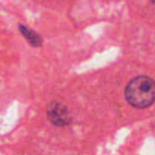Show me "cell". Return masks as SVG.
Masks as SVG:
<instances>
[{
    "label": "cell",
    "mask_w": 155,
    "mask_h": 155,
    "mask_svg": "<svg viewBox=\"0 0 155 155\" xmlns=\"http://www.w3.org/2000/svg\"><path fill=\"white\" fill-rule=\"evenodd\" d=\"M150 1H152L153 3H155V0H150Z\"/></svg>",
    "instance_id": "cell-4"
},
{
    "label": "cell",
    "mask_w": 155,
    "mask_h": 155,
    "mask_svg": "<svg viewBox=\"0 0 155 155\" xmlns=\"http://www.w3.org/2000/svg\"><path fill=\"white\" fill-rule=\"evenodd\" d=\"M47 115L49 121L56 126H67L71 121V116L67 107L58 101H52L48 105Z\"/></svg>",
    "instance_id": "cell-2"
},
{
    "label": "cell",
    "mask_w": 155,
    "mask_h": 155,
    "mask_svg": "<svg viewBox=\"0 0 155 155\" xmlns=\"http://www.w3.org/2000/svg\"><path fill=\"white\" fill-rule=\"evenodd\" d=\"M124 94L126 101L132 107L148 108L155 101V81L149 77H136L129 82Z\"/></svg>",
    "instance_id": "cell-1"
},
{
    "label": "cell",
    "mask_w": 155,
    "mask_h": 155,
    "mask_svg": "<svg viewBox=\"0 0 155 155\" xmlns=\"http://www.w3.org/2000/svg\"><path fill=\"white\" fill-rule=\"evenodd\" d=\"M18 30L21 33V35L25 38V39L34 48H39L42 46L43 44V39L42 37L37 33L36 31H34L33 29H31L30 28H28V26H25L23 24H19L18 26Z\"/></svg>",
    "instance_id": "cell-3"
}]
</instances>
